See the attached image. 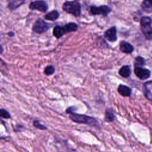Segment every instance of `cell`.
I'll list each match as a JSON object with an SVG mask.
<instances>
[{
	"label": "cell",
	"mask_w": 152,
	"mask_h": 152,
	"mask_svg": "<svg viewBox=\"0 0 152 152\" xmlns=\"http://www.w3.org/2000/svg\"><path fill=\"white\" fill-rule=\"evenodd\" d=\"M119 48H120V50L122 52H124L125 53H127V54L132 53L134 50L133 46L130 43H129L128 42H126L125 41H122L120 43Z\"/></svg>",
	"instance_id": "obj_9"
},
{
	"label": "cell",
	"mask_w": 152,
	"mask_h": 152,
	"mask_svg": "<svg viewBox=\"0 0 152 152\" xmlns=\"http://www.w3.org/2000/svg\"><path fill=\"white\" fill-rule=\"evenodd\" d=\"M118 93L124 97H128L131 95V89L125 85L120 84L118 88Z\"/></svg>",
	"instance_id": "obj_11"
},
{
	"label": "cell",
	"mask_w": 152,
	"mask_h": 152,
	"mask_svg": "<svg viewBox=\"0 0 152 152\" xmlns=\"http://www.w3.org/2000/svg\"><path fill=\"white\" fill-rule=\"evenodd\" d=\"M59 14L57 10H53L46 14L45 16L46 20L49 21H55L58 18Z\"/></svg>",
	"instance_id": "obj_14"
},
{
	"label": "cell",
	"mask_w": 152,
	"mask_h": 152,
	"mask_svg": "<svg viewBox=\"0 0 152 152\" xmlns=\"http://www.w3.org/2000/svg\"><path fill=\"white\" fill-rule=\"evenodd\" d=\"M33 125L34 127H36V128L39 129H40V130H46L48 129V128L44 125L43 124H42L38 120H34L33 121Z\"/></svg>",
	"instance_id": "obj_19"
},
{
	"label": "cell",
	"mask_w": 152,
	"mask_h": 152,
	"mask_svg": "<svg viewBox=\"0 0 152 152\" xmlns=\"http://www.w3.org/2000/svg\"><path fill=\"white\" fill-rule=\"evenodd\" d=\"M29 8L31 10H37L40 12H46L48 9V5L43 0H37L31 2L29 4Z\"/></svg>",
	"instance_id": "obj_6"
},
{
	"label": "cell",
	"mask_w": 152,
	"mask_h": 152,
	"mask_svg": "<svg viewBox=\"0 0 152 152\" xmlns=\"http://www.w3.org/2000/svg\"><path fill=\"white\" fill-rule=\"evenodd\" d=\"M55 68L52 65H48L45 68L44 72L47 75H50L55 72Z\"/></svg>",
	"instance_id": "obj_21"
},
{
	"label": "cell",
	"mask_w": 152,
	"mask_h": 152,
	"mask_svg": "<svg viewBox=\"0 0 152 152\" xmlns=\"http://www.w3.org/2000/svg\"><path fill=\"white\" fill-rule=\"evenodd\" d=\"M24 2L25 0H12L9 2L8 7L10 10H13L21 6L24 3Z\"/></svg>",
	"instance_id": "obj_16"
},
{
	"label": "cell",
	"mask_w": 152,
	"mask_h": 152,
	"mask_svg": "<svg viewBox=\"0 0 152 152\" xmlns=\"http://www.w3.org/2000/svg\"><path fill=\"white\" fill-rule=\"evenodd\" d=\"M69 119L74 122L79 124H84L91 126L99 127L98 121L96 118L83 114L76 113L74 112L69 113Z\"/></svg>",
	"instance_id": "obj_1"
},
{
	"label": "cell",
	"mask_w": 152,
	"mask_h": 152,
	"mask_svg": "<svg viewBox=\"0 0 152 152\" xmlns=\"http://www.w3.org/2000/svg\"><path fill=\"white\" fill-rule=\"evenodd\" d=\"M50 27V24L45 22L41 18H38L33 24L32 28L35 33L41 34L46 31Z\"/></svg>",
	"instance_id": "obj_4"
},
{
	"label": "cell",
	"mask_w": 152,
	"mask_h": 152,
	"mask_svg": "<svg viewBox=\"0 0 152 152\" xmlns=\"http://www.w3.org/2000/svg\"><path fill=\"white\" fill-rule=\"evenodd\" d=\"M149 1H150V2H152V0H148Z\"/></svg>",
	"instance_id": "obj_26"
},
{
	"label": "cell",
	"mask_w": 152,
	"mask_h": 152,
	"mask_svg": "<svg viewBox=\"0 0 152 152\" xmlns=\"http://www.w3.org/2000/svg\"><path fill=\"white\" fill-rule=\"evenodd\" d=\"M104 37L110 42L116 41L117 39L116 27L113 26L107 29L104 33Z\"/></svg>",
	"instance_id": "obj_8"
},
{
	"label": "cell",
	"mask_w": 152,
	"mask_h": 152,
	"mask_svg": "<svg viewBox=\"0 0 152 152\" xmlns=\"http://www.w3.org/2000/svg\"><path fill=\"white\" fill-rule=\"evenodd\" d=\"M62 10L75 17H79L81 14V4L77 1H66L62 5Z\"/></svg>",
	"instance_id": "obj_2"
},
{
	"label": "cell",
	"mask_w": 152,
	"mask_h": 152,
	"mask_svg": "<svg viewBox=\"0 0 152 152\" xmlns=\"http://www.w3.org/2000/svg\"><path fill=\"white\" fill-rule=\"evenodd\" d=\"M65 33H66L65 31L64 27H62L60 26H55L53 30V34L57 39H59L62 36H64Z\"/></svg>",
	"instance_id": "obj_12"
},
{
	"label": "cell",
	"mask_w": 152,
	"mask_h": 152,
	"mask_svg": "<svg viewBox=\"0 0 152 152\" xmlns=\"http://www.w3.org/2000/svg\"><path fill=\"white\" fill-rule=\"evenodd\" d=\"M141 8L147 12H152V2L148 0H145L141 4Z\"/></svg>",
	"instance_id": "obj_18"
},
{
	"label": "cell",
	"mask_w": 152,
	"mask_h": 152,
	"mask_svg": "<svg viewBox=\"0 0 152 152\" xmlns=\"http://www.w3.org/2000/svg\"><path fill=\"white\" fill-rule=\"evenodd\" d=\"M144 64V59L141 56H137L135 59V67H141Z\"/></svg>",
	"instance_id": "obj_20"
},
{
	"label": "cell",
	"mask_w": 152,
	"mask_h": 152,
	"mask_svg": "<svg viewBox=\"0 0 152 152\" xmlns=\"http://www.w3.org/2000/svg\"><path fill=\"white\" fill-rule=\"evenodd\" d=\"M75 109H76V107H75V106H71V107H69L68 108L66 109V112L69 114V113H71V112H74Z\"/></svg>",
	"instance_id": "obj_24"
},
{
	"label": "cell",
	"mask_w": 152,
	"mask_h": 152,
	"mask_svg": "<svg viewBox=\"0 0 152 152\" xmlns=\"http://www.w3.org/2000/svg\"><path fill=\"white\" fill-rule=\"evenodd\" d=\"M134 72L136 76L141 80H145L150 76V71L147 69L141 67H135Z\"/></svg>",
	"instance_id": "obj_7"
},
{
	"label": "cell",
	"mask_w": 152,
	"mask_h": 152,
	"mask_svg": "<svg viewBox=\"0 0 152 152\" xmlns=\"http://www.w3.org/2000/svg\"><path fill=\"white\" fill-rule=\"evenodd\" d=\"M65 31L66 33H69V32H72V31H75L77 28H78V26L76 23H69L65 24L64 27Z\"/></svg>",
	"instance_id": "obj_17"
},
{
	"label": "cell",
	"mask_w": 152,
	"mask_h": 152,
	"mask_svg": "<svg viewBox=\"0 0 152 152\" xmlns=\"http://www.w3.org/2000/svg\"><path fill=\"white\" fill-rule=\"evenodd\" d=\"M23 126L20 125V124H17L16 125V126L14 128V130L15 132H20L22 131V129H23Z\"/></svg>",
	"instance_id": "obj_23"
},
{
	"label": "cell",
	"mask_w": 152,
	"mask_h": 152,
	"mask_svg": "<svg viewBox=\"0 0 152 152\" xmlns=\"http://www.w3.org/2000/svg\"><path fill=\"white\" fill-rule=\"evenodd\" d=\"M0 115L2 118L5 119L11 118L10 113L5 109H1L0 110Z\"/></svg>",
	"instance_id": "obj_22"
},
{
	"label": "cell",
	"mask_w": 152,
	"mask_h": 152,
	"mask_svg": "<svg viewBox=\"0 0 152 152\" xmlns=\"http://www.w3.org/2000/svg\"><path fill=\"white\" fill-rule=\"evenodd\" d=\"M119 74L121 76L124 78H128L131 74V69L128 65H124L121 68L119 71Z\"/></svg>",
	"instance_id": "obj_15"
},
{
	"label": "cell",
	"mask_w": 152,
	"mask_h": 152,
	"mask_svg": "<svg viewBox=\"0 0 152 152\" xmlns=\"http://www.w3.org/2000/svg\"><path fill=\"white\" fill-rule=\"evenodd\" d=\"M115 119V116L114 114L113 111L112 109L107 108L104 113V119L107 122H113Z\"/></svg>",
	"instance_id": "obj_13"
},
{
	"label": "cell",
	"mask_w": 152,
	"mask_h": 152,
	"mask_svg": "<svg viewBox=\"0 0 152 152\" xmlns=\"http://www.w3.org/2000/svg\"><path fill=\"white\" fill-rule=\"evenodd\" d=\"M112 11L110 7L107 5H100L99 7L91 6L90 10V13L91 15H102L107 16Z\"/></svg>",
	"instance_id": "obj_5"
},
{
	"label": "cell",
	"mask_w": 152,
	"mask_h": 152,
	"mask_svg": "<svg viewBox=\"0 0 152 152\" xmlns=\"http://www.w3.org/2000/svg\"><path fill=\"white\" fill-rule=\"evenodd\" d=\"M144 89L146 97L152 101V80L147 81L144 84Z\"/></svg>",
	"instance_id": "obj_10"
},
{
	"label": "cell",
	"mask_w": 152,
	"mask_h": 152,
	"mask_svg": "<svg viewBox=\"0 0 152 152\" xmlns=\"http://www.w3.org/2000/svg\"><path fill=\"white\" fill-rule=\"evenodd\" d=\"M8 35H10V36H13L14 35V33L13 32L10 31V33H8Z\"/></svg>",
	"instance_id": "obj_25"
},
{
	"label": "cell",
	"mask_w": 152,
	"mask_h": 152,
	"mask_svg": "<svg viewBox=\"0 0 152 152\" xmlns=\"http://www.w3.org/2000/svg\"><path fill=\"white\" fill-rule=\"evenodd\" d=\"M151 23V19L148 17H142L141 18V28L142 33L147 40H152V27Z\"/></svg>",
	"instance_id": "obj_3"
}]
</instances>
